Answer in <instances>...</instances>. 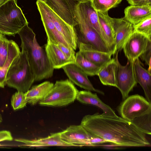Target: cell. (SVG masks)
I'll list each match as a JSON object with an SVG mask.
<instances>
[{"instance_id": "34", "label": "cell", "mask_w": 151, "mask_h": 151, "mask_svg": "<svg viewBox=\"0 0 151 151\" xmlns=\"http://www.w3.org/2000/svg\"><path fill=\"white\" fill-rule=\"evenodd\" d=\"M139 58L145 61L146 64L148 66L147 70L151 73V44L149 45L146 50Z\"/></svg>"}, {"instance_id": "9", "label": "cell", "mask_w": 151, "mask_h": 151, "mask_svg": "<svg viewBox=\"0 0 151 151\" xmlns=\"http://www.w3.org/2000/svg\"><path fill=\"white\" fill-rule=\"evenodd\" d=\"M151 44V40L145 35L134 32L124 43L122 49L129 62L133 63Z\"/></svg>"}, {"instance_id": "37", "label": "cell", "mask_w": 151, "mask_h": 151, "mask_svg": "<svg viewBox=\"0 0 151 151\" xmlns=\"http://www.w3.org/2000/svg\"><path fill=\"white\" fill-rule=\"evenodd\" d=\"M13 137L10 132L6 130L0 131V142L5 141H11Z\"/></svg>"}, {"instance_id": "16", "label": "cell", "mask_w": 151, "mask_h": 151, "mask_svg": "<svg viewBox=\"0 0 151 151\" xmlns=\"http://www.w3.org/2000/svg\"><path fill=\"white\" fill-rule=\"evenodd\" d=\"M76 7L82 14L89 24L106 43L104 33L99 22L97 11L93 7L91 1L78 2Z\"/></svg>"}, {"instance_id": "6", "label": "cell", "mask_w": 151, "mask_h": 151, "mask_svg": "<svg viewBox=\"0 0 151 151\" xmlns=\"http://www.w3.org/2000/svg\"><path fill=\"white\" fill-rule=\"evenodd\" d=\"M78 91L70 80L57 81L39 104L42 106L55 107L65 106L75 100Z\"/></svg>"}, {"instance_id": "33", "label": "cell", "mask_w": 151, "mask_h": 151, "mask_svg": "<svg viewBox=\"0 0 151 151\" xmlns=\"http://www.w3.org/2000/svg\"><path fill=\"white\" fill-rule=\"evenodd\" d=\"M56 45L68 59L74 62L76 52L73 48L60 42Z\"/></svg>"}, {"instance_id": "41", "label": "cell", "mask_w": 151, "mask_h": 151, "mask_svg": "<svg viewBox=\"0 0 151 151\" xmlns=\"http://www.w3.org/2000/svg\"><path fill=\"white\" fill-rule=\"evenodd\" d=\"M37 1L43 2L45 3V0H37Z\"/></svg>"}, {"instance_id": "31", "label": "cell", "mask_w": 151, "mask_h": 151, "mask_svg": "<svg viewBox=\"0 0 151 151\" xmlns=\"http://www.w3.org/2000/svg\"><path fill=\"white\" fill-rule=\"evenodd\" d=\"M9 40L0 33V69L3 68L8 55Z\"/></svg>"}, {"instance_id": "3", "label": "cell", "mask_w": 151, "mask_h": 151, "mask_svg": "<svg viewBox=\"0 0 151 151\" xmlns=\"http://www.w3.org/2000/svg\"><path fill=\"white\" fill-rule=\"evenodd\" d=\"M35 81V76L25 51L22 50L7 72L6 83L18 91L26 92Z\"/></svg>"}, {"instance_id": "25", "label": "cell", "mask_w": 151, "mask_h": 151, "mask_svg": "<svg viewBox=\"0 0 151 151\" xmlns=\"http://www.w3.org/2000/svg\"><path fill=\"white\" fill-rule=\"evenodd\" d=\"M116 63L115 58H111L109 61L101 67L97 75L101 83L105 86L116 87L115 71Z\"/></svg>"}, {"instance_id": "39", "label": "cell", "mask_w": 151, "mask_h": 151, "mask_svg": "<svg viewBox=\"0 0 151 151\" xmlns=\"http://www.w3.org/2000/svg\"><path fill=\"white\" fill-rule=\"evenodd\" d=\"M75 1L78 3L80 2H83L88 1H91V0H73Z\"/></svg>"}, {"instance_id": "1", "label": "cell", "mask_w": 151, "mask_h": 151, "mask_svg": "<svg viewBox=\"0 0 151 151\" xmlns=\"http://www.w3.org/2000/svg\"><path fill=\"white\" fill-rule=\"evenodd\" d=\"M91 134L114 146L139 147L150 145L146 134L132 122L117 116L96 113L84 116L80 124Z\"/></svg>"}, {"instance_id": "38", "label": "cell", "mask_w": 151, "mask_h": 151, "mask_svg": "<svg viewBox=\"0 0 151 151\" xmlns=\"http://www.w3.org/2000/svg\"><path fill=\"white\" fill-rule=\"evenodd\" d=\"M7 0H0V6L4 4Z\"/></svg>"}, {"instance_id": "13", "label": "cell", "mask_w": 151, "mask_h": 151, "mask_svg": "<svg viewBox=\"0 0 151 151\" xmlns=\"http://www.w3.org/2000/svg\"><path fill=\"white\" fill-rule=\"evenodd\" d=\"M62 68L73 83L86 90L104 95L103 91L94 88L88 78V75L74 63L67 64Z\"/></svg>"}, {"instance_id": "21", "label": "cell", "mask_w": 151, "mask_h": 151, "mask_svg": "<svg viewBox=\"0 0 151 151\" xmlns=\"http://www.w3.org/2000/svg\"><path fill=\"white\" fill-rule=\"evenodd\" d=\"M77 46L79 51L86 58L100 67L111 59V53L93 50L80 42H77Z\"/></svg>"}, {"instance_id": "12", "label": "cell", "mask_w": 151, "mask_h": 151, "mask_svg": "<svg viewBox=\"0 0 151 151\" xmlns=\"http://www.w3.org/2000/svg\"><path fill=\"white\" fill-rule=\"evenodd\" d=\"M59 132L60 138L64 141L81 147H90V140L93 136L81 124L71 125Z\"/></svg>"}, {"instance_id": "29", "label": "cell", "mask_w": 151, "mask_h": 151, "mask_svg": "<svg viewBox=\"0 0 151 151\" xmlns=\"http://www.w3.org/2000/svg\"><path fill=\"white\" fill-rule=\"evenodd\" d=\"M151 114L139 117L132 121L144 133L148 135L151 134Z\"/></svg>"}, {"instance_id": "8", "label": "cell", "mask_w": 151, "mask_h": 151, "mask_svg": "<svg viewBox=\"0 0 151 151\" xmlns=\"http://www.w3.org/2000/svg\"><path fill=\"white\" fill-rule=\"evenodd\" d=\"M118 52L114 58L116 63L115 78L116 87L122 94V100L129 96V93L136 86L133 70V63L127 60L126 64L122 65L118 58Z\"/></svg>"}, {"instance_id": "19", "label": "cell", "mask_w": 151, "mask_h": 151, "mask_svg": "<svg viewBox=\"0 0 151 151\" xmlns=\"http://www.w3.org/2000/svg\"><path fill=\"white\" fill-rule=\"evenodd\" d=\"M45 50L50 63L54 69H60L74 62L68 59L57 45L47 40Z\"/></svg>"}, {"instance_id": "40", "label": "cell", "mask_w": 151, "mask_h": 151, "mask_svg": "<svg viewBox=\"0 0 151 151\" xmlns=\"http://www.w3.org/2000/svg\"><path fill=\"white\" fill-rule=\"evenodd\" d=\"M2 117L1 116V115L0 114V123L2 122Z\"/></svg>"}, {"instance_id": "11", "label": "cell", "mask_w": 151, "mask_h": 151, "mask_svg": "<svg viewBox=\"0 0 151 151\" xmlns=\"http://www.w3.org/2000/svg\"><path fill=\"white\" fill-rule=\"evenodd\" d=\"M41 2L44 9L52 20L58 31L70 46L76 50L78 47L77 41L73 27L64 21L45 3Z\"/></svg>"}, {"instance_id": "23", "label": "cell", "mask_w": 151, "mask_h": 151, "mask_svg": "<svg viewBox=\"0 0 151 151\" xmlns=\"http://www.w3.org/2000/svg\"><path fill=\"white\" fill-rule=\"evenodd\" d=\"M53 85V83L49 81H45L33 86L24 93L27 103L32 105L39 103L45 97Z\"/></svg>"}, {"instance_id": "10", "label": "cell", "mask_w": 151, "mask_h": 151, "mask_svg": "<svg viewBox=\"0 0 151 151\" xmlns=\"http://www.w3.org/2000/svg\"><path fill=\"white\" fill-rule=\"evenodd\" d=\"M45 3L54 12L70 26L78 23L74 10L76 6L73 0H45Z\"/></svg>"}, {"instance_id": "14", "label": "cell", "mask_w": 151, "mask_h": 151, "mask_svg": "<svg viewBox=\"0 0 151 151\" xmlns=\"http://www.w3.org/2000/svg\"><path fill=\"white\" fill-rule=\"evenodd\" d=\"M115 33V52L122 49L123 46L133 32V25L124 17L121 18L111 17Z\"/></svg>"}, {"instance_id": "24", "label": "cell", "mask_w": 151, "mask_h": 151, "mask_svg": "<svg viewBox=\"0 0 151 151\" xmlns=\"http://www.w3.org/2000/svg\"><path fill=\"white\" fill-rule=\"evenodd\" d=\"M99 22L104 33L106 42L113 55L116 54L115 33L110 17L108 12H101L97 11Z\"/></svg>"}, {"instance_id": "22", "label": "cell", "mask_w": 151, "mask_h": 151, "mask_svg": "<svg viewBox=\"0 0 151 151\" xmlns=\"http://www.w3.org/2000/svg\"><path fill=\"white\" fill-rule=\"evenodd\" d=\"M124 14L125 19L133 25H135L151 16V5H130L125 8Z\"/></svg>"}, {"instance_id": "20", "label": "cell", "mask_w": 151, "mask_h": 151, "mask_svg": "<svg viewBox=\"0 0 151 151\" xmlns=\"http://www.w3.org/2000/svg\"><path fill=\"white\" fill-rule=\"evenodd\" d=\"M76 99L82 103L98 107L103 111L104 113L106 114L116 115L114 111L101 100L96 93H93L91 91L86 90L78 91Z\"/></svg>"}, {"instance_id": "26", "label": "cell", "mask_w": 151, "mask_h": 151, "mask_svg": "<svg viewBox=\"0 0 151 151\" xmlns=\"http://www.w3.org/2000/svg\"><path fill=\"white\" fill-rule=\"evenodd\" d=\"M20 52L17 44L14 41L9 40L8 52L3 68L0 69V87L4 88L6 83V77L8 69L14 59Z\"/></svg>"}, {"instance_id": "27", "label": "cell", "mask_w": 151, "mask_h": 151, "mask_svg": "<svg viewBox=\"0 0 151 151\" xmlns=\"http://www.w3.org/2000/svg\"><path fill=\"white\" fill-rule=\"evenodd\" d=\"M74 63L88 76L97 75L101 68L86 58L79 51L76 53Z\"/></svg>"}, {"instance_id": "30", "label": "cell", "mask_w": 151, "mask_h": 151, "mask_svg": "<svg viewBox=\"0 0 151 151\" xmlns=\"http://www.w3.org/2000/svg\"><path fill=\"white\" fill-rule=\"evenodd\" d=\"M133 27L134 32L140 33L151 39V16L138 24L133 25Z\"/></svg>"}, {"instance_id": "35", "label": "cell", "mask_w": 151, "mask_h": 151, "mask_svg": "<svg viewBox=\"0 0 151 151\" xmlns=\"http://www.w3.org/2000/svg\"><path fill=\"white\" fill-rule=\"evenodd\" d=\"M89 142L90 147L102 146L104 144L109 143L103 138L94 135H93L90 140Z\"/></svg>"}, {"instance_id": "36", "label": "cell", "mask_w": 151, "mask_h": 151, "mask_svg": "<svg viewBox=\"0 0 151 151\" xmlns=\"http://www.w3.org/2000/svg\"><path fill=\"white\" fill-rule=\"evenodd\" d=\"M127 1L131 5H151V0H127Z\"/></svg>"}, {"instance_id": "15", "label": "cell", "mask_w": 151, "mask_h": 151, "mask_svg": "<svg viewBox=\"0 0 151 151\" xmlns=\"http://www.w3.org/2000/svg\"><path fill=\"white\" fill-rule=\"evenodd\" d=\"M15 141L24 144L23 145L28 147H42L50 146L81 147L78 145L67 143L60 137V132L52 133L48 136L33 140L17 139Z\"/></svg>"}, {"instance_id": "18", "label": "cell", "mask_w": 151, "mask_h": 151, "mask_svg": "<svg viewBox=\"0 0 151 151\" xmlns=\"http://www.w3.org/2000/svg\"><path fill=\"white\" fill-rule=\"evenodd\" d=\"M133 65L136 82L142 88L146 99L151 103V73L142 66L139 58L134 61Z\"/></svg>"}, {"instance_id": "7", "label": "cell", "mask_w": 151, "mask_h": 151, "mask_svg": "<svg viewBox=\"0 0 151 151\" xmlns=\"http://www.w3.org/2000/svg\"><path fill=\"white\" fill-rule=\"evenodd\" d=\"M116 109L121 117L132 121L137 117L151 113V103L143 96L135 94L123 100Z\"/></svg>"}, {"instance_id": "2", "label": "cell", "mask_w": 151, "mask_h": 151, "mask_svg": "<svg viewBox=\"0 0 151 151\" xmlns=\"http://www.w3.org/2000/svg\"><path fill=\"white\" fill-rule=\"evenodd\" d=\"M18 34L21 40L22 50L25 51L34 73L35 81L51 77L54 69L48 60L45 50L38 43L32 29L27 24Z\"/></svg>"}, {"instance_id": "4", "label": "cell", "mask_w": 151, "mask_h": 151, "mask_svg": "<svg viewBox=\"0 0 151 151\" xmlns=\"http://www.w3.org/2000/svg\"><path fill=\"white\" fill-rule=\"evenodd\" d=\"M28 22L16 0H7L0 6V33L15 36Z\"/></svg>"}, {"instance_id": "5", "label": "cell", "mask_w": 151, "mask_h": 151, "mask_svg": "<svg viewBox=\"0 0 151 151\" xmlns=\"http://www.w3.org/2000/svg\"><path fill=\"white\" fill-rule=\"evenodd\" d=\"M78 23L73 27L78 42L86 45L93 50L111 53H113L99 34L88 23L76 6L74 10Z\"/></svg>"}, {"instance_id": "28", "label": "cell", "mask_w": 151, "mask_h": 151, "mask_svg": "<svg viewBox=\"0 0 151 151\" xmlns=\"http://www.w3.org/2000/svg\"><path fill=\"white\" fill-rule=\"evenodd\" d=\"M122 0H91L92 4L97 12H104L116 7Z\"/></svg>"}, {"instance_id": "17", "label": "cell", "mask_w": 151, "mask_h": 151, "mask_svg": "<svg viewBox=\"0 0 151 151\" xmlns=\"http://www.w3.org/2000/svg\"><path fill=\"white\" fill-rule=\"evenodd\" d=\"M36 4L46 33L47 40L56 45L58 42H60L70 47L56 29L52 20L42 7L41 1H37Z\"/></svg>"}, {"instance_id": "32", "label": "cell", "mask_w": 151, "mask_h": 151, "mask_svg": "<svg viewBox=\"0 0 151 151\" xmlns=\"http://www.w3.org/2000/svg\"><path fill=\"white\" fill-rule=\"evenodd\" d=\"M11 102L14 110L22 109L25 106L27 103L24 93L19 91L13 95Z\"/></svg>"}]
</instances>
